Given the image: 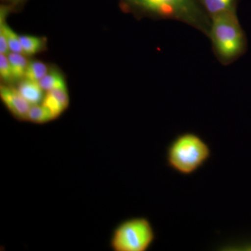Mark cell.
Here are the masks:
<instances>
[{"instance_id":"cell-9","label":"cell","mask_w":251,"mask_h":251,"mask_svg":"<svg viewBox=\"0 0 251 251\" xmlns=\"http://www.w3.org/2000/svg\"><path fill=\"white\" fill-rule=\"evenodd\" d=\"M9 11V8L7 6H1L0 9V29L4 31L5 36L9 45V50L11 52H16V53L24 54L22 45H21L20 35L16 34L12 28L6 24L5 18L6 14Z\"/></svg>"},{"instance_id":"cell-8","label":"cell","mask_w":251,"mask_h":251,"mask_svg":"<svg viewBox=\"0 0 251 251\" xmlns=\"http://www.w3.org/2000/svg\"><path fill=\"white\" fill-rule=\"evenodd\" d=\"M206 14L212 18L226 12H237V0H198Z\"/></svg>"},{"instance_id":"cell-4","label":"cell","mask_w":251,"mask_h":251,"mask_svg":"<svg viewBox=\"0 0 251 251\" xmlns=\"http://www.w3.org/2000/svg\"><path fill=\"white\" fill-rule=\"evenodd\" d=\"M154 239V230L150 221L133 218L124 221L115 229L110 247L115 251H145Z\"/></svg>"},{"instance_id":"cell-1","label":"cell","mask_w":251,"mask_h":251,"mask_svg":"<svg viewBox=\"0 0 251 251\" xmlns=\"http://www.w3.org/2000/svg\"><path fill=\"white\" fill-rule=\"evenodd\" d=\"M130 9L189 25L209 35L211 19L198 0H122Z\"/></svg>"},{"instance_id":"cell-13","label":"cell","mask_w":251,"mask_h":251,"mask_svg":"<svg viewBox=\"0 0 251 251\" xmlns=\"http://www.w3.org/2000/svg\"><path fill=\"white\" fill-rule=\"evenodd\" d=\"M39 83L46 92L53 89L67 87L64 76L57 70L50 71Z\"/></svg>"},{"instance_id":"cell-5","label":"cell","mask_w":251,"mask_h":251,"mask_svg":"<svg viewBox=\"0 0 251 251\" xmlns=\"http://www.w3.org/2000/svg\"><path fill=\"white\" fill-rule=\"evenodd\" d=\"M0 98L15 117L19 120H27L28 112L31 105L23 98L17 89L1 85L0 86Z\"/></svg>"},{"instance_id":"cell-14","label":"cell","mask_w":251,"mask_h":251,"mask_svg":"<svg viewBox=\"0 0 251 251\" xmlns=\"http://www.w3.org/2000/svg\"><path fill=\"white\" fill-rule=\"evenodd\" d=\"M49 72V68L44 62L33 60L28 63L25 78L39 82Z\"/></svg>"},{"instance_id":"cell-6","label":"cell","mask_w":251,"mask_h":251,"mask_svg":"<svg viewBox=\"0 0 251 251\" xmlns=\"http://www.w3.org/2000/svg\"><path fill=\"white\" fill-rule=\"evenodd\" d=\"M57 119L69 105V96L67 87L53 89L46 92L42 102Z\"/></svg>"},{"instance_id":"cell-3","label":"cell","mask_w":251,"mask_h":251,"mask_svg":"<svg viewBox=\"0 0 251 251\" xmlns=\"http://www.w3.org/2000/svg\"><path fill=\"white\" fill-rule=\"evenodd\" d=\"M211 156L208 144L199 135L184 133L178 135L167 150V162L172 169L184 175H192Z\"/></svg>"},{"instance_id":"cell-16","label":"cell","mask_w":251,"mask_h":251,"mask_svg":"<svg viewBox=\"0 0 251 251\" xmlns=\"http://www.w3.org/2000/svg\"><path fill=\"white\" fill-rule=\"evenodd\" d=\"M4 1L11 3V4H16V3H19L20 1H22V0H4Z\"/></svg>"},{"instance_id":"cell-12","label":"cell","mask_w":251,"mask_h":251,"mask_svg":"<svg viewBox=\"0 0 251 251\" xmlns=\"http://www.w3.org/2000/svg\"><path fill=\"white\" fill-rule=\"evenodd\" d=\"M55 117L42 103L31 105L28 112L27 120L36 124H45L55 120Z\"/></svg>"},{"instance_id":"cell-7","label":"cell","mask_w":251,"mask_h":251,"mask_svg":"<svg viewBox=\"0 0 251 251\" xmlns=\"http://www.w3.org/2000/svg\"><path fill=\"white\" fill-rule=\"evenodd\" d=\"M17 90L31 105L42 103L46 94L39 82L23 79L20 82Z\"/></svg>"},{"instance_id":"cell-15","label":"cell","mask_w":251,"mask_h":251,"mask_svg":"<svg viewBox=\"0 0 251 251\" xmlns=\"http://www.w3.org/2000/svg\"><path fill=\"white\" fill-rule=\"evenodd\" d=\"M0 77L5 83H11L14 81L7 54L0 53Z\"/></svg>"},{"instance_id":"cell-2","label":"cell","mask_w":251,"mask_h":251,"mask_svg":"<svg viewBox=\"0 0 251 251\" xmlns=\"http://www.w3.org/2000/svg\"><path fill=\"white\" fill-rule=\"evenodd\" d=\"M208 36L221 64L227 65L234 62L247 49V38L237 12L223 13L211 18Z\"/></svg>"},{"instance_id":"cell-11","label":"cell","mask_w":251,"mask_h":251,"mask_svg":"<svg viewBox=\"0 0 251 251\" xmlns=\"http://www.w3.org/2000/svg\"><path fill=\"white\" fill-rule=\"evenodd\" d=\"M7 57L14 80H23L29 63L24 54L11 52L7 54Z\"/></svg>"},{"instance_id":"cell-10","label":"cell","mask_w":251,"mask_h":251,"mask_svg":"<svg viewBox=\"0 0 251 251\" xmlns=\"http://www.w3.org/2000/svg\"><path fill=\"white\" fill-rule=\"evenodd\" d=\"M21 45H22L23 52L27 55H34L39 53L45 49L46 40L39 36L21 35Z\"/></svg>"}]
</instances>
